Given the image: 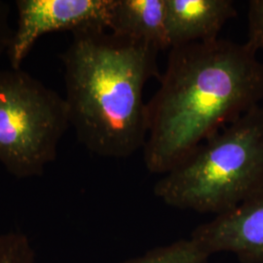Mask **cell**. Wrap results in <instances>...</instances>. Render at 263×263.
Masks as SVG:
<instances>
[{
    "label": "cell",
    "mask_w": 263,
    "mask_h": 263,
    "mask_svg": "<svg viewBox=\"0 0 263 263\" xmlns=\"http://www.w3.org/2000/svg\"><path fill=\"white\" fill-rule=\"evenodd\" d=\"M236 16L231 0H166L170 47L218 39L226 23Z\"/></svg>",
    "instance_id": "cell-7"
},
{
    "label": "cell",
    "mask_w": 263,
    "mask_h": 263,
    "mask_svg": "<svg viewBox=\"0 0 263 263\" xmlns=\"http://www.w3.org/2000/svg\"><path fill=\"white\" fill-rule=\"evenodd\" d=\"M190 238L210 256L227 252L241 263H263V191L198 226Z\"/></svg>",
    "instance_id": "cell-6"
},
{
    "label": "cell",
    "mask_w": 263,
    "mask_h": 263,
    "mask_svg": "<svg viewBox=\"0 0 263 263\" xmlns=\"http://www.w3.org/2000/svg\"><path fill=\"white\" fill-rule=\"evenodd\" d=\"M210 255L191 238L152 249L121 263H209Z\"/></svg>",
    "instance_id": "cell-9"
},
{
    "label": "cell",
    "mask_w": 263,
    "mask_h": 263,
    "mask_svg": "<svg viewBox=\"0 0 263 263\" xmlns=\"http://www.w3.org/2000/svg\"><path fill=\"white\" fill-rule=\"evenodd\" d=\"M35 254L28 237L19 231L0 235V263H34Z\"/></svg>",
    "instance_id": "cell-10"
},
{
    "label": "cell",
    "mask_w": 263,
    "mask_h": 263,
    "mask_svg": "<svg viewBox=\"0 0 263 263\" xmlns=\"http://www.w3.org/2000/svg\"><path fill=\"white\" fill-rule=\"evenodd\" d=\"M10 5L0 0V58L9 49L13 30L10 28Z\"/></svg>",
    "instance_id": "cell-12"
},
{
    "label": "cell",
    "mask_w": 263,
    "mask_h": 263,
    "mask_svg": "<svg viewBox=\"0 0 263 263\" xmlns=\"http://www.w3.org/2000/svg\"><path fill=\"white\" fill-rule=\"evenodd\" d=\"M108 29L116 35L151 44L160 52L171 48L166 0H112Z\"/></svg>",
    "instance_id": "cell-8"
},
{
    "label": "cell",
    "mask_w": 263,
    "mask_h": 263,
    "mask_svg": "<svg viewBox=\"0 0 263 263\" xmlns=\"http://www.w3.org/2000/svg\"><path fill=\"white\" fill-rule=\"evenodd\" d=\"M69 126L65 98L21 68L0 70V163L9 174L42 176Z\"/></svg>",
    "instance_id": "cell-4"
},
{
    "label": "cell",
    "mask_w": 263,
    "mask_h": 263,
    "mask_svg": "<svg viewBox=\"0 0 263 263\" xmlns=\"http://www.w3.org/2000/svg\"><path fill=\"white\" fill-rule=\"evenodd\" d=\"M248 42L263 52V0H252L248 8Z\"/></svg>",
    "instance_id": "cell-11"
},
{
    "label": "cell",
    "mask_w": 263,
    "mask_h": 263,
    "mask_svg": "<svg viewBox=\"0 0 263 263\" xmlns=\"http://www.w3.org/2000/svg\"><path fill=\"white\" fill-rule=\"evenodd\" d=\"M263 191V106L257 105L201 143L155 183L164 204L228 213Z\"/></svg>",
    "instance_id": "cell-3"
},
{
    "label": "cell",
    "mask_w": 263,
    "mask_h": 263,
    "mask_svg": "<svg viewBox=\"0 0 263 263\" xmlns=\"http://www.w3.org/2000/svg\"><path fill=\"white\" fill-rule=\"evenodd\" d=\"M147 106L146 169L165 175L263 100V63L248 41L171 48Z\"/></svg>",
    "instance_id": "cell-1"
},
{
    "label": "cell",
    "mask_w": 263,
    "mask_h": 263,
    "mask_svg": "<svg viewBox=\"0 0 263 263\" xmlns=\"http://www.w3.org/2000/svg\"><path fill=\"white\" fill-rule=\"evenodd\" d=\"M151 44L88 29L61 55L66 107L79 142L99 156L126 158L147 139L146 82L160 73Z\"/></svg>",
    "instance_id": "cell-2"
},
{
    "label": "cell",
    "mask_w": 263,
    "mask_h": 263,
    "mask_svg": "<svg viewBox=\"0 0 263 263\" xmlns=\"http://www.w3.org/2000/svg\"><path fill=\"white\" fill-rule=\"evenodd\" d=\"M18 26L7 51L20 69L38 38L53 31L108 29L112 0H17Z\"/></svg>",
    "instance_id": "cell-5"
}]
</instances>
